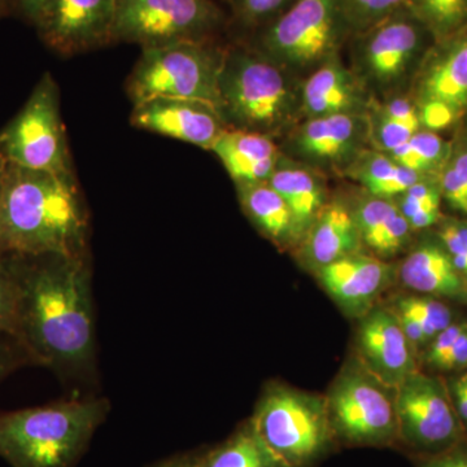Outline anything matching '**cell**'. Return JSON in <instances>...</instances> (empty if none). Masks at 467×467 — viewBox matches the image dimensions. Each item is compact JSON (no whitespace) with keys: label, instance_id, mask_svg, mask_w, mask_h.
<instances>
[{"label":"cell","instance_id":"1","mask_svg":"<svg viewBox=\"0 0 467 467\" xmlns=\"http://www.w3.org/2000/svg\"><path fill=\"white\" fill-rule=\"evenodd\" d=\"M11 257L21 291V344L36 364L85 367L94 353V318L84 256Z\"/></svg>","mask_w":467,"mask_h":467},{"label":"cell","instance_id":"2","mask_svg":"<svg viewBox=\"0 0 467 467\" xmlns=\"http://www.w3.org/2000/svg\"><path fill=\"white\" fill-rule=\"evenodd\" d=\"M88 217L73 174L8 164L0 196V254L81 257Z\"/></svg>","mask_w":467,"mask_h":467},{"label":"cell","instance_id":"3","mask_svg":"<svg viewBox=\"0 0 467 467\" xmlns=\"http://www.w3.org/2000/svg\"><path fill=\"white\" fill-rule=\"evenodd\" d=\"M109 411L98 399L0 413V457L12 467H75Z\"/></svg>","mask_w":467,"mask_h":467},{"label":"cell","instance_id":"4","mask_svg":"<svg viewBox=\"0 0 467 467\" xmlns=\"http://www.w3.org/2000/svg\"><path fill=\"white\" fill-rule=\"evenodd\" d=\"M287 70L254 48L225 51L220 75L221 115L234 129L272 137L301 109Z\"/></svg>","mask_w":467,"mask_h":467},{"label":"cell","instance_id":"5","mask_svg":"<svg viewBox=\"0 0 467 467\" xmlns=\"http://www.w3.org/2000/svg\"><path fill=\"white\" fill-rule=\"evenodd\" d=\"M225 51L208 41L144 47L126 85L129 97L134 107L153 99H182L201 101L221 113Z\"/></svg>","mask_w":467,"mask_h":467},{"label":"cell","instance_id":"6","mask_svg":"<svg viewBox=\"0 0 467 467\" xmlns=\"http://www.w3.org/2000/svg\"><path fill=\"white\" fill-rule=\"evenodd\" d=\"M346 34L340 0H294L263 26L254 50L287 72H313L337 54Z\"/></svg>","mask_w":467,"mask_h":467},{"label":"cell","instance_id":"7","mask_svg":"<svg viewBox=\"0 0 467 467\" xmlns=\"http://www.w3.org/2000/svg\"><path fill=\"white\" fill-rule=\"evenodd\" d=\"M0 149L8 164L72 174L58 88L50 73L42 77L23 109L0 131Z\"/></svg>","mask_w":467,"mask_h":467},{"label":"cell","instance_id":"8","mask_svg":"<svg viewBox=\"0 0 467 467\" xmlns=\"http://www.w3.org/2000/svg\"><path fill=\"white\" fill-rule=\"evenodd\" d=\"M212 0H119L113 41L144 47L181 41H208L225 24Z\"/></svg>","mask_w":467,"mask_h":467},{"label":"cell","instance_id":"9","mask_svg":"<svg viewBox=\"0 0 467 467\" xmlns=\"http://www.w3.org/2000/svg\"><path fill=\"white\" fill-rule=\"evenodd\" d=\"M250 423L279 467L306 466L322 453L330 436L325 414L306 399L284 389L265 396Z\"/></svg>","mask_w":467,"mask_h":467},{"label":"cell","instance_id":"10","mask_svg":"<svg viewBox=\"0 0 467 467\" xmlns=\"http://www.w3.org/2000/svg\"><path fill=\"white\" fill-rule=\"evenodd\" d=\"M396 389L398 439L422 459L466 441L453 402L438 380L414 371Z\"/></svg>","mask_w":467,"mask_h":467},{"label":"cell","instance_id":"11","mask_svg":"<svg viewBox=\"0 0 467 467\" xmlns=\"http://www.w3.org/2000/svg\"><path fill=\"white\" fill-rule=\"evenodd\" d=\"M427 27L404 8L367 32L358 34L356 63L378 88H393L407 76L422 52Z\"/></svg>","mask_w":467,"mask_h":467},{"label":"cell","instance_id":"12","mask_svg":"<svg viewBox=\"0 0 467 467\" xmlns=\"http://www.w3.org/2000/svg\"><path fill=\"white\" fill-rule=\"evenodd\" d=\"M330 410L335 431L352 444H389L398 439L395 401L368 378L344 377L334 389Z\"/></svg>","mask_w":467,"mask_h":467},{"label":"cell","instance_id":"13","mask_svg":"<svg viewBox=\"0 0 467 467\" xmlns=\"http://www.w3.org/2000/svg\"><path fill=\"white\" fill-rule=\"evenodd\" d=\"M119 0H51L39 34L52 50L63 55L100 47L113 41Z\"/></svg>","mask_w":467,"mask_h":467},{"label":"cell","instance_id":"14","mask_svg":"<svg viewBox=\"0 0 467 467\" xmlns=\"http://www.w3.org/2000/svg\"><path fill=\"white\" fill-rule=\"evenodd\" d=\"M370 137V119L361 113L313 117L291 137V152L317 165H348Z\"/></svg>","mask_w":467,"mask_h":467},{"label":"cell","instance_id":"15","mask_svg":"<svg viewBox=\"0 0 467 467\" xmlns=\"http://www.w3.org/2000/svg\"><path fill=\"white\" fill-rule=\"evenodd\" d=\"M131 124L211 150L227 129L223 116L213 107L182 99H153L135 106Z\"/></svg>","mask_w":467,"mask_h":467},{"label":"cell","instance_id":"16","mask_svg":"<svg viewBox=\"0 0 467 467\" xmlns=\"http://www.w3.org/2000/svg\"><path fill=\"white\" fill-rule=\"evenodd\" d=\"M358 348L368 370L382 386L398 387L414 373L411 344L395 313L371 312L359 327Z\"/></svg>","mask_w":467,"mask_h":467},{"label":"cell","instance_id":"17","mask_svg":"<svg viewBox=\"0 0 467 467\" xmlns=\"http://www.w3.org/2000/svg\"><path fill=\"white\" fill-rule=\"evenodd\" d=\"M236 184L267 182L282 159L272 137L225 129L212 147Z\"/></svg>","mask_w":467,"mask_h":467},{"label":"cell","instance_id":"18","mask_svg":"<svg viewBox=\"0 0 467 467\" xmlns=\"http://www.w3.org/2000/svg\"><path fill=\"white\" fill-rule=\"evenodd\" d=\"M364 104L361 88L337 54L313 70L301 88V109L308 119L361 113Z\"/></svg>","mask_w":467,"mask_h":467},{"label":"cell","instance_id":"19","mask_svg":"<svg viewBox=\"0 0 467 467\" xmlns=\"http://www.w3.org/2000/svg\"><path fill=\"white\" fill-rule=\"evenodd\" d=\"M389 267L382 261L350 254L319 269V279L331 296L347 306H361L379 294L389 281Z\"/></svg>","mask_w":467,"mask_h":467},{"label":"cell","instance_id":"20","mask_svg":"<svg viewBox=\"0 0 467 467\" xmlns=\"http://www.w3.org/2000/svg\"><path fill=\"white\" fill-rule=\"evenodd\" d=\"M361 235L355 217L339 202L322 209L309 229L306 241L308 259L319 269L328 264L358 254Z\"/></svg>","mask_w":467,"mask_h":467},{"label":"cell","instance_id":"21","mask_svg":"<svg viewBox=\"0 0 467 467\" xmlns=\"http://www.w3.org/2000/svg\"><path fill=\"white\" fill-rule=\"evenodd\" d=\"M402 284L411 290L436 296H459L463 292L462 275L441 245L426 243L405 259L400 267Z\"/></svg>","mask_w":467,"mask_h":467},{"label":"cell","instance_id":"22","mask_svg":"<svg viewBox=\"0 0 467 467\" xmlns=\"http://www.w3.org/2000/svg\"><path fill=\"white\" fill-rule=\"evenodd\" d=\"M420 99L441 101L460 113L467 106V30L460 33L427 70Z\"/></svg>","mask_w":467,"mask_h":467},{"label":"cell","instance_id":"23","mask_svg":"<svg viewBox=\"0 0 467 467\" xmlns=\"http://www.w3.org/2000/svg\"><path fill=\"white\" fill-rule=\"evenodd\" d=\"M267 183L287 202L297 235L308 232L325 208L324 187L317 175L281 159Z\"/></svg>","mask_w":467,"mask_h":467},{"label":"cell","instance_id":"24","mask_svg":"<svg viewBox=\"0 0 467 467\" xmlns=\"http://www.w3.org/2000/svg\"><path fill=\"white\" fill-rule=\"evenodd\" d=\"M361 241L382 256L396 254L407 243L410 225L392 199L371 196L353 214Z\"/></svg>","mask_w":467,"mask_h":467},{"label":"cell","instance_id":"25","mask_svg":"<svg viewBox=\"0 0 467 467\" xmlns=\"http://www.w3.org/2000/svg\"><path fill=\"white\" fill-rule=\"evenodd\" d=\"M238 190L248 217L272 241L284 244L297 236L291 209L269 183L238 184Z\"/></svg>","mask_w":467,"mask_h":467},{"label":"cell","instance_id":"26","mask_svg":"<svg viewBox=\"0 0 467 467\" xmlns=\"http://www.w3.org/2000/svg\"><path fill=\"white\" fill-rule=\"evenodd\" d=\"M350 177L358 180L371 196L392 199L402 195L422 174L409 171L384 152H359L348 167Z\"/></svg>","mask_w":467,"mask_h":467},{"label":"cell","instance_id":"27","mask_svg":"<svg viewBox=\"0 0 467 467\" xmlns=\"http://www.w3.org/2000/svg\"><path fill=\"white\" fill-rule=\"evenodd\" d=\"M202 467H279L276 465L251 423L242 427L229 441L202 457Z\"/></svg>","mask_w":467,"mask_h":467},{"label":"cell","instance_id":"28","mask_svg":"<svg viewBox=\"0 0 467 467\" xmlns=\"http://www.w3.org/2000/svg\"><path fill=\"white\" fill-rule=\"evenodd\" d=\"M408 9L438 38H450L467 24V0H409Z\"/></svg>","mask_w":467,"mask_h":467},{"label":"cell","instance_id":"29","mask_svg":"<svg viewBox=\"0 0 467 467\" xmlns=\"http://www.w3.org/2000/svg\"><path fill=\"white\" fill-rule=\"evenodd\" d=\"M387 155L401 167L423 174L441 164L447 155V143L435 131L418 130L404 146Z\"/></svg>","mask_w":467,"mask_h":467},{"label":"cell","instance_id":"30","mask_svg":"<svg viewBox=\"0 0 467 467\" xmlns=\"http://www.w3.org/2000/svg\"><path fill=\"white\" fill-rule=\"evenodd\" d=\"M347 32L361 34L395 12L409 7V0H340Z\"/></svg>","mask_w":467,"mask_h":467},{"label":"cell","instance_id":"31","mask_svg":"<svg viewBox=\"0 0 467 467\" xmlns=\"http://www.w3.org/2000/svg\"><path fill=\"white\" fill-rule=\"evenodd\" d=\"M20 284L11 256L0 254V331L20 342ZM21 343V342H20Z\"/></svg>","mask_w":467,"mask_h":467},{"label":"cell","instance_id":"32","mask_svg":"<svg viewBox=\"0 0 467 467\" xmlns=\"http://www.w3.org/2000/svg\"><path fill=\"white\" fill-rule=\"evenodd\" d=\"M396 312L404 313L420 322L430 340L451 325V309L432 297H402Z\"/></svg>","mask_w":467,"mask_h":467},{"label":"cell","instance_id":"33","mask_svg":"<svg viewBox=\"0 0 467 467\" xmlns=\"http://www.w3.org/2000/svg\"><path fill=\"white\" fill-rule=\"evenodd\" d=\"M439 189L451 207L467 213V149L457 150L442 169Z\"/></svg>","mask_w":467,"mask_h":467},{"label":"cell","instance_id":"34","mask_svg":"<svg viewBox=\"0 0 467 467\" xmlns=\"http://www.w3.org/2000/svg\"><path fill=\"white\" fill-rule=\"evenodd\" d=\"M420 122L401 121L378 112L376 119L370 121V137L384 153L400 149L420 130Z\"/></svg>","mask_w":467,"mask_h":467},{"label":"cell","instance_id":"35","mask_svg":"<svg viewBox=\"0 0 467 467\" xmlns=\"http://www.w3.org/2000/svg\"><path fill=\"white\" fill-rule=\"evenodd\" d=\"M294 0H230L234 16L244 26H265Z\"/></svg>","mask_w":467,"mask_h":467},{"label":"cell","instance_id":"36","mask_svg":"<svg viewBox=\"0 0 467 467\" xmlns=\"http://www.w3.org/2000/svg\"><path fill=\"white\" fill-rule=\"evenodd\" d=\"M441 196V189L420 180L402 195L398 196L399 202L396 204L409 223L411 218L426 213V212L439 211Z\"/></svg>","mask_w":467,"mask_h":467},{"label":"cell","instance_id":"37","mask_svg":"<svg viewBox=\"0 0 467 467\" xmlns=\"http://www.w3.org/2000/svg\"><path fill=\"white\" fill-rule=\"evenodd\" d=\"M26 364H36L16 337L0 331V382L12 371Z\"/></svg>","mask_w":467,"mask_h":467},{"label":"cell","instance_id":"38","mask_svg":"<svg viewBox=\"0 0 467 467\" xmlns=\"http://www.w3.org/2000/svg\"><path fill=\"white\" fill-rule=\"evenodd\" d=\"M439 236L454 267L459 270L460 275L467 276V244L460 232L459 223L442 226Z\"/></svg>","mask_w":467,"mask_h":467},{"label":"cell","instance_id":"39","mask_svg":"<svg viewBox=\"0 0 467 467\" xmlns=\"http://www.w3.org/2000/svg\"><path fill=\"white\" fill-rule=\"evenodd\" d=\"M418 112H420V125L431 131L448 128L459 116L456 110L441 101H425Z\"/></svg>","mask_w":467,"mask_h":467},{"label":"cell","instance_id":"40","mask_svg":"<svg viewBox=\"0 0 467 467\" xmlns=\"http://www.w3.org/2000/svg\"><path fill=\"white\" fill-rule=\"evenodd\" d=\"M418 467H467V439L442 453L423 457Z\"/></svg>","mask_w":467,"mask_h":467},{"label":"cell","instance_id":"41","mask_svg":"<svg viewBox=\"0 0 467 467\" xmlns=\"http://www.w3.org/2000/svg\"><path fill=\"white\" fill-rule=\"evenodd\" d=\"M451 400L467 436V373L451 380Z\"/></svg>","mask_w":467,"mask_h":467},{"label":"cell","instance_id":"42","mask_svg":"<svg viewBox=\"0 0 467 467\" xmlns=\"http://www.w3.org/2000/svg\"><path fill=\"white\" fill-rule=\"evenodd\" d=\"M467 367V330L466 333L454 343L450 352L441 359L438 368L442 370H453Z\"/></svg>","mask_w":467,"mask_h":467},{"label":"cell","instance_id":"43","mask_svg":"<svg viewBox=\"0 0 467 467\" xmlns=\"http://www.w3.org/2000/svg\"><path fill=\"white\" fill-rule=\"evenodd\" d=\"M395 315L399 319L402 331H404L405 337H408L411 346H420V344L429 342V337H427L426 331L423 330L420 322L410 317V316L404 315V313L395 312Z\"/></svg>","mask_w":467,"mask_h":467},{"label":"cell","instance_id":"44","mask_svg":"<svg viewBox=\"0 0 467 467\" xmlns=\"http://www.w3.org/2000/svg\"><path fill=\"white\" fill-rule=\"evenodd\" d=\"M21 11L33 24L38 26L51 0H17Z\"/></svg>","mask_w":467,"mask_h":467},{"label":"cell","instance_id":"45","mask_svg":"<svg viewBox=\"0 0 467 467\" xmlns=\"http://www.w3.org/2000/svg\"><path fill=\"white\" fill-rule=\"evenodd\" d=\"M150 467H202V457L189 456V454L174 456Z\"/></svg>","mask_w":467,"mask_h":467},{"label":"cell","instance_id":"46","mask_svg":"<svg viewBox=\"0 0 467 467\" xmlns=\"http://www.w3.org/2000/svg\"><path fill=\"white\" fill-rule=\"evenodd\" d=\"M8 161L5 153L0 149V196H2L3 186H5V174H7Z\"/></svg>","mask_w":467,"mask_h":467},{"label":"cell","instance_id":"47","mask_svg":"<svg viewBox=\"0 0 467 467\" xmlns=\"http://www.w3.org/2000/svg\"><path fill=\"white\" fill-rule=\"evenodd\" d=\"M3 11V0H0V15H2Z\"/></svg>","mask_w":467,"mask_h":467}]
</instances>
